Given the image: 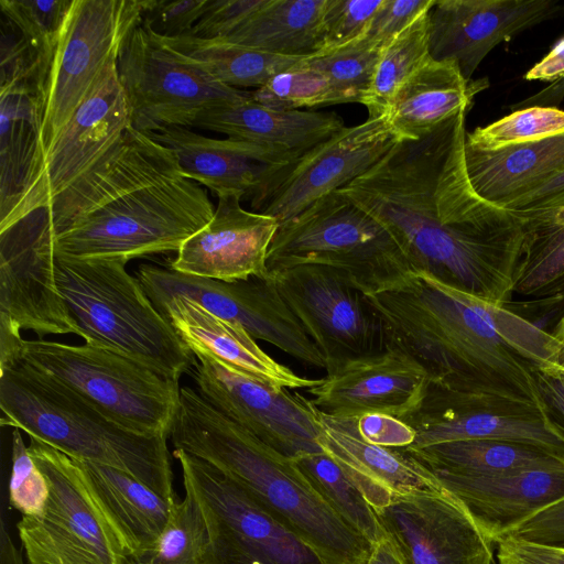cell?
Returning <instances> with one entry per match:
<instances>
[{"label":"cell","mask_w":564,"mask_h":564,"mask_svg":"<svg viewBox=\"0 0 564 564\" xmlns=\"http://www.w3.org/2000/svg\"><path fill=\"white\" fill-rule=\"evenodd\" d=\"M498 564H564V546L505 535L496 542Z\"/></svg>","instance_id":"cell-50"},{"label":"cell","mask_w":564,"mask_h":564,"mask_svg":"<svg viewBox=\"0 0 564 564\" xmlns=\"http://www.w3.org/2000/svg\"><path fill=\"white\" fill-rule=\"evenodd\" d=\"M210 0H145L141 25L164 40L191 35Z\"/></svg>","instance_id":"cell-46"},{"label":"cell","mask_w":564,"mask_h":564,"mask_svg":"<svg viewBox=\"0 0 564 564\" xmlns=\"http://www.w3.org/2000/svg\"><path fill=\"white\" fill-rule=\"evenodd\" d=\"M402 138L388 113L344 127L278 169L256 209L282 224L370 170Z\"/></svg>","instance_id":"cell-19"},{"label":"cell","mask_w":564,"mask_h":564,"mask_svg":"<svg viewBox=\"0 0 564 564\" xmlns=\"http://www.w3.org/2000/svg\"><path fill=\"white\" fill-rule=\"evenodd\" d=\"M326 0H265L226 42L285 56H313Z\"/></svg>","instance_id":"cell-34"},{"label":"cell","mask_w":564,"mask_h":564,"mask_svg":"<svg viewBox=\"0 0 564 564\" xmlns=\"http://www.w3.org/2000/svg\"><path fill=\"white\" fill-rule=\"evenodd\" d=\"M265 0H210L191 35L224 39L241 25Z\"/></svg>","instance_id":"cell-47"},{"label":"cell","mask_w":564,"mask_h":564,"mask_svg":"<svg viewBox=\"0 0 564 564\" xmlns=\"http://www.w3.org/2000/svg\"><path fill=\"white\" fill-rule=\"evenodd\" d=\"M360 436L368 443L405 448L415 440L414 430L403 420L384 413H366L357 417Z\"/></svg>","instance_id":"cell-49"},{"label":"cell","mask_w":564,"mask_h":564,"mask_svg":"<svg viewBox=\"0 0 564 564\" xmlns=\"http://www.w3.org/2000/svg\"><path fill=\"white\" fill-rule=\"evenodd\" d=\"M524 78L553 83L564 78V37L553 46L545 57L528 70Z\"/></svg>","instance_id":"cell-54"},{"label":"cell","mask_w":564,"mask_h":564,"mask_svg":"<svg viewBox=\"0 0 564 564\" xmlns=\"http://www.w3.org/2000/svg\"><path fill=\"white\" fill-rule=\"evenodd\" d=\"M563 9L554 0L435 1L429 11L430 56L454 62L469 83L492 48Z\"/></svg>","instance_id":"cell-21"},{"label":"cell","mask_w":564,"mask_h":564,"mask_svg":"<svg viewBox=\"0 0 564 564\" xmlns=\"http://www.w3.org/2000/svg\"><path fill=\"white\" fill-rule=\"evenodd\" d=\"M507 535L564 546V498L535 513Z\"/></svg>","instance_id":"cell-51"},{"label":"cell","mask_w":564,"mask_h":564,"mask_svg":"<svg viewBox=\"0 0 564 564\" xmlns=\"http://www.w3.org/2000/svg\"><path fill=\"white\" fill-rule=\"evenodd\" d=\"M76 462L124 555L152 546L170 521L175 497H164L120 469Z\"/></svg>","instance_id":"cell-29"},{"label":"cell","mask_w":564,"mask_h":564,"mask_svg":"<svg viewBox=\"0 0 564 564\" xmlns=\"http://www.w3.org/2000/svg\"><path fill=\"white\" fill-rule=\"evenodd\" d=\"M432 382L413 357L395 348L345 362L306 389L313 405L329 415L384 413L403 420L423 401Z\"/></svg>","instance_id":"cell-22"},{"label":"cell","mask_w":564,"mask_h":564,"mask_svg":"<svg viewBox=\"0 0 564 564\" xmlns=\"http://www.w3.org/2000/svg\"><path fill=\"white\" fill-rule=\"evenodd\" d=\"M564 207V172L509 204L517 213H542Z\"/></svg>","instance_id":"cell-52"},{"label":"cell","mask_w":564,"mask_h":564,"mask_svg":"<svg viewBox=\"0 0 564 564\" xmlns=\"http://www.w3.org/2000/svg\"><path fill=\"white\" fill-rule=\"evenodd\" d=\"M435 0H383L364 37L386 46Z\"/></svg>","instance_id":"cell-48"},{"label":"cell","mask_w":564,"mask_h":564,"mask_svg":"<svg viewBox=\"0 0 564 564\" xmlns=\"http://www.w3.org/2000/svg\"><path fill=\"white\" fill-rule=\"evenodd\" d=\"M194 356L196 390L221 414L288 457L323 451L316 408L310 399L210 356Z\"/></svg>","instance_id":"cell-17"},{"label":"cell","mask_w":564,"mask_h":564,"mask_svg":"<svg viewBox=\"0 0 564 564\" xmlns=\"http://www.w3.org/2000/svg\"><path fill=\"white\" fill-rule=\"evenodd\" d=\"M300 264L343 270L365 294L384 290L412 271L389 231L339 191L279 224L268 251V272Z\"/></svg>","instance_id":"cell-8"},{"label":"cell","mask_w":564,"mask_h":564,"mask_svg":"<svg viewBox=\"0 0 564 564\" xmlns=\"http://www.w3.org/2000/svg\"><path fill=\"white\" fill-rule=\"evenodd\" d=\"M144 6L145 0L72 1L46 79L37 162L105 67L118 61L130 33L141 23Z\"/></svg>","instance_id":"cell-12"},{"label":"cell","mask_w":564,"mask_h":564,"mask_svg":"<svg viewBox=\"0 0 564 564\" xmlns=\"http://www.w3.org/2000/svg\"><path fill=\"white\" fill-rule=\"evenodd\" d=\"M158 311L193 355L210 356L240 372L286 389H308L318 382L274 360L240 324L218 317L187 297H174Z\"/></svg>","instance_id":"cell-27"},{"label":"cell","mask_w":564,"mask_h":564,"mask_svg":"<svg viewBox=\"0 0 564 564\" xmlns=\"http://www.w3.org/2000/svg\"><path fill=\"white\" fill-rule=\"evenodd\" d=\"M241 199L238 194L218 196L212 219L184 241L171 268L226 282L268 275V251L279 223L246 210Z\"/></svg>","instance_id":"cell-23"},{"label":"cell","mask_w":564,"mask_h":564,"mask_svg":"<svg viewBox=\"0 0 564 564\" xmlns=\"http://www.w3.org/2000/svg\"><path fill=\"white\" fill-rule=\"evenodd\" d=\"M0 423L83 462L110 466L174 498L166 436L135 433L74 391L14 360L0 369Z\"/></svg>","instance_id":"cell-5"},{"label":"cell","mask_w":564,"mask_h":564,"mask_svg":"<svg viewBox=\"0 0 564 564\" xmlns=\"http://www.w3.org/2000/svg\"><path fill=\"white\" fill-rule=\"evenodd\" d=\"M365 296L383 325L388 345L413 357L433 383L551 412L538 370L475 310L468 293L410 271Z\"/></svg>","instance_id":"cell-3"},{"label":"cell","mask_w":564,"mask_h":564,"mask_svg":"<svg viewBox=\"0 0 564 564\" xmlns=\"http://www.w3.org/2000/svg\"><path fill=\"white\" fill-rule=\"evenodd\" d=\"M126 264L55 254L56 285L75 335L178 380L194 355Z\"/></svg>","instance_id":"cell-6"},{"label":"cell","mask_w":564,"mask_h":564,"mask_svg":"<svg viewBox=\"0 0 564 564\" xmlns=\"http://www.w3.org/2000/svg\"><path fill=\"white\" fill-rule=\"evenodd\" d=\"M54 234L46 208L0 231V368L24 340L21 330L75 334L55 280Z\"/></svg>","instance_id":"cell-13"},{"label":"cell","mask_w":564,"mask_h":564,"mask_svg":"<svg viewBox=\"0 0 564 564\" xmlns=\"http://www.w3.org/2000/svg\"><path fill=\"white\" fill-rule=\"evenodd\" d=\"M162 40L200 65L217 82L234 88L258 89L274 76L300 66L310 57L279 55L224 40L193 35Z\"/></svg>","instance_id":"cell-35"},{"label":"cell","mask_w":564,"mask_h":564,"mask_svg":"<svg viewBox=\"0 0 564 564\" xmlns=\"http://www.w3.org/2000/svg\"><path fill=\"white\" fill-rule=\"evenodd\" d=\"M383 47L362 37L337 50L310 56L304 65L326 75L361 104Z\"/></svg>","instance_id":"cell-43"},{"label":"cell","mask_w":564,"mask_h":564,"mask_svg":"<svg viewBox=\"0 0 564 564\" xmlns=\"http://www.w3.org/2000/svg\"><path fill=\"white\" fill-rule=\"evenodd\" d=\"M430 9L431 7L422 11L382 48L370 85L361 100L368 110V117L386 115L399 88L430 59Z\"/></svg>","instance_id":"cell-37"},{"label":"cell","mask_w":564,"mask_h":564,"mask_svg":"<svg viewBox=\"0 0 564 564\" xmlns=\"http://www.w3.org/2000/svg\"><path fill=\"white\" fill-rule=\"evenodd\" d=\"M383 0H326L317 53L330 52L362 39Z\"/></svg>","instance_id":"cell-44"},{"label":"cell","mask_w":564,"mask_h":564,"mask_svg":"<svg viewBox=\"0 0 564 564\" xmlns=\"http://www.w3.org/2000/svg\"><path fill=\"white\" fill-rule=\"evenodd\" d=\"M14 360L74 391L135 433L170 436L180 404L177 379L89 343L24 339Z\"/></svg>","instance_id":"cell-7"},{"label":"cell","mask_w":564,"mask_h":564,"mask_svg":"<svg viewBox=\"0 0 564 564\" xmlns=\"http://www.w3.org/2000/svg\"><path fill=\"white\" fill-rule=\"evenodd\" d=\"M269 274L323 355L326 373L389 347L380 318L345 271L300 264Z\"/></svg>","instance_id":"cell-15"},{"label":"cell","mask_w":564,"mask_h":564,"mask_svg":"<svg viewBox=\"0 0 564 564\" xmlns=\"http://www.w3.org/2000/svg\"><path fill=\"white\" fill-rule=\"evenodd\" d=\"M536 379L550 411L564 422V371L561 368L538 370Z\"/></svg>","instance_id":"cell-53"},{"label":"cell","mask_w":564,"mask_h":564,"mask_svg":"<svg viewBox=\"0 0 564 564\" xmlns=\"http://www.w3.org/2000/svg\"><path fill=\"white\" fill-rule=\"evenodd\" d=\"M117 65L130 126L147 134L165 128H193L204 111L252 96V91L217 82L141 24L127 39Z\"/></svg>","instance_id":"cell-9"},{"label":"cell","mask_w":564,"mask_h":564,"mask_svg":"<svg viewBox=\"0 0 564 564\" xmlns=\"http://www.w3.org/2000/svg\"><path fill=\"white\" fill-rule=\"evenodd\" d=\"M12 469L9 482V502L22 516H39L50 497L46 477L29 454L21 431H12Z\"/></svg>","instance_id":"cell-45"},{"label":"cell","mask_w":564,"mask_h":564,"mask_svg":"<svg viewBox=\"0 0 564 564\" xmlns=\"http://www.w3.org/2000/svg\"><path fill=\"white\" fill-rule=\"evenodd\" d=\"M29 438V454L48 481L50 497L41 514L22 516L17 524L28 563L124 564V552L77 462Z\"/></svg>","instance_id":"cell-10"},{"label":"cell","mask_w":564,"mask_h":564,"mask_svg":"<svg viewBox=\"0 0 564 564\" xmlns=\"http://www.w3.org/2000/svg\"><path fill=\"white\" fill-rule=\"evenodd\" d=\"M551 334L564 346V315L558 319Z\"/></svg>","instance_id":"cell-57"},{"label":"cell","mask_w":564,"mask_h":564,"mask_svg":"<svg viewBox=\"0 0 564 564\" xmlns=\"http://www.w3.org/2000/svg\"><path fill=\"white\" fill-rule=\"evenodd\" d=\"M560 132H564V110L551 106H533L466 132L465 145L477 150H496Z\"/></svg>","instance_id":"cell-42"},{"label":"cell","mask_w":564,"mask_h":564,"mask_svg":"<svg viewBox=\"0 0 564 564\" xmlns=\"http://www.w3.org/2000/svg\"><path fill=\"white\" fill-rule=\"evenodd\" d=\"M430 473L466 506L495 544L525 520L564 498V467L490 477Z\"/></svg>","instance_id":"cell-26"},{"label":"cell","mask_w":564,"mask_h":564,"mask_svg":"<svg viewBox=\"0 0 564 564\" xmlns=\"http://www.w3.org/2000/svg\"><path fill=\"white\" fill-rule=\"evenodd\" d=\"M401 449L429 471L467 477L564 467V458L546 449L498 440H464Z\"/></svg>","instance_id":"cell-33"},{"label":"cell","mask_w":564,"mask_h":564,"mask_svg":"<svg viewBox=\"0 0 564 564\" xmlns=\"http://www.w3.org/2000/svg\"><path fill=\"white\" fill-rule=\"evenodd\" d=\"M45 208L55 254L126 262L177 252L215 213L206 188L182 174L173 152L131 126Z\"/></svg>","instance_id":"cell-2"},{"label":"cell","mask_w":564,"mask_h":564,"mask_svg":"<svg viewBox=\"0 0 564 564\" xmlns=\"http://www.w3.org/2000/svg\"><path fill=\"white\" fill-rule=\"evenodd\" d=\"M345 127L336 112L280 110L251 98L204 111L193 128L274 151L292 162Z\"/></svg>","instance_id":"cell-28"},{"label":"cell","mask_w":564,"mask_h":564,"mask_svg":"<svg viewBox=\"0 0 564 564\" xmlns=\"http://www.w3.org/2000/svg\"><path fill=\"white\" fill-rule=\"evenodd\" d=\"M167 147L184 176L212 189L217 197L238 194L259 204L278 169L292 163L263 147L227 138L214 139L188 128H165L150 134Z\"/></svg>","instance_id":"cell-24"},{"label":"cell","mask_w":564,"mask_h":564,"mask_svg":"<svg viewBox=\"0 0 564 564\" xmlns=\"http://www.w3.org/2000/svg\"><path fill=\"white\" fill-rule=\"evenodd\" d=\"M207 534V564H322L294 533L215 466L174 448Z\"/></svg>","instance_id":"cell-11"},{"label":"cell","mask_w":564,"mask_h":564,"mask_svg":"<svg viewBox=\"0 0 564 564\" xmlns=\"http://www.w3.org/2000/svg\"><path fill=\"white\" fill-rule=\"evenodd\" d=\"M124 564H207L206 528L195 501H175L170 521L150 547L124 555Z\"/></svg>","instance_id":"cell-39"},{"label":"cell","mask_w":564,"mask_h":564,"mask_svg":"<svg viewBox=\"0 0 564 564\" xmlns=\"http://www.w3.org/2000/svg\"><path fill=\"white\" fill-rule=\"evenodd\" d=\"M0 564H24L21 552L12 541L2 519L0 521Z\"/></svg>","instance_id":"cell-56"},{"label":"cell","mask_w":564,"mask_h":564,"mask_svg":"<svg viewBox=\"0 0 564 564\" xmlns=\"http://www.w3.org/2000/svg\"><path fill=\"white\" fill-rule=\"evenodd\" d=\"M137 278L159 310L174 297H187L214 315L240 324L303 365L326 370V362L279 294L270 274L226 282L141 264Z\"/></svg>","instance_id":"cell-14"},{"label":"cell","mask_w":564,"mask_h":564,"mask_svg":"<svg viewBox=\"0 0 564 564\" xmlns=\"http://www.w3.org/2000/svg\"><path fill=\"white\" fill-rule=\"evenodd\" d=\"M321 448L339 466L375 511L395 494L441 487L435 477L401 448L366 442L357 417H338L316 409Z\"/></svg>","instance_id":"cell-25"},{"label":"cell","mask_w":564,"mask_h":564,"mask_svg":"<svg viewBox=\"0 0 564 564\" xmlns=\"http://www.w3.org/2000/svg\"><path fill=\"white\" fill-rule=\"evenodd\" d=\"M73 0H0L10 21L48 75L58 37Z\"/></svg>","instance_id":"cell-41"},{"label":"cell","mask_w":564,"mask_h":564,"mask_svg":"<svg viewBox=\"0 0 564 564\" xmlns=\"http://www.w3.org/2000/svg\"><path fill=\"white\" fill-rule=\"evenodd\" d=\"M488 87L487 78L467 83L452 61L432 57L395 93L388 116L402 139H421L463 110Z\"/></svg>","instance_id":"cell-31"},{"label":"cell","mask_w":564,"mask_h":564,"mask_svg":"<svg viewBox=\"0 0 564 564\" xmlns=\"http://www.w3.org/2000/svg\"><path fill=\"white\" fill-rule=\"evenodd\" d=\"M305 61L252 90V99L265 107L280 110L359 102L355 96L337 87L326 75L306 67Z\"/></svg>","instance_id":"cell-40"},{"label":"cell","mask_w":564,"mask_h":564,"mask_svg":"<svg viewBox=\"0 0 564 564\" xmlns=\"http://www.w3.org/2000/svg\"><path fill=\"white\" fill-rule=\"evenodd\" d=\"M467 112L421 139L400 140L337 191L389 231L412 271L505 305L514 294L528 223L471 186L464 152Z\"/></svg>","instance_id":"cell-1"},{"label":"cell","mask_w":564,"mask_h":564,"mask_svg":"<svg viewBox=\"0 0 564 564\" xmlns=\"http://www.w3.org/2000/svg\"><path fill=\"white\" fill-rule=\"evenodd\" d=\"M117 63L105 67L86 99L44 151L14 206L0 218V231L28 214L45 208L90 170L130 127Z\"/></svg>","instance_id":"cell-16"},{"label":"cell","mask_w":564,"mask_h":564,"mask_svg":"<svg viewBox=\"0 0 564 564\" xmlns=\"http://www.w3.org/2000/svg\"><path fill=\"white\" fill-rule=\"evenodd\" d=\"M561 369L564 371V356H563V360H562Z\"/></svg>","instance_id":"cell-58"},{"label":"cell","mask_w":564,"mask_h":564,"mask_svg":"<svg viewBox=\"0 0 564 564\" xmlns=\"http://www.w3.org/2000/svg\"><path fill=\"white\" fill-rule=\"evenodd\" d=\"M519 214L527 218L528 236L514 293L556 300L564 294V207Z\"/></svg>","instance_id":"cell-36"},{"label":"cell","mask_w":564,"mask_h":564,"mask_svg":"<svg viewBox=\"0 0 564 564\" xmlns=\"http://www.w3.org/2000/svg\"><path fill=\"white\" fill-rule=\"evenodd\" d=\"M421 448L464 440H498L541 447L564 458V426L552 412L509 400L460 393L431 382L419 408L403 419Z\"/></svg>","instance_id":"cell-18"},{"label":"cell","mask_w":564,"mask_h":564,"mask_svg":"<svg viewBox=\"0 0 564 564\" xmlns=\"http://www.w3.org/2000/svg\"><path fill=\"white\" fill-rule=\"evenodd\" d=\"M293 459L318 494L357 532L372 544L384 535L373 508L324 451L303 453Z\"/></svg>","instance_id":"cell-38"},{"label":"cell","mask_w":564,"mask_h":564,"mask_svg":"<svg viewBox=\"0 0 564 564\" xmlns=\"http://www.w3.org/2000/svg\"><path fill=\"white\" fill-rule=\"evenodd\" d=\"M406 564H494L496 544L442 486L393 495L376 511Z\"/></svg>","instance_id":"cell-20"},{"label":"cell","mask_w":564,"mask_h":564,"mask_svg":"<svg viewBox=\"0 0 564 564\" xmlns=\"http://www.w3.org/2000/svg\"><path fill=\"white\" fill-rule=\"evenodd\" d=\"M0 212L7 216L40 158L45 96L26 86L0 88Z\"/></svg>","instance_id":"cell-32"},{"label":"cell","mask_w":564,"mask_h":564,"mask_svg":"<svg viewBox=\"0 0 564 564\" xmlns=\"http://www.w3.org/2000/svg\"><path fill=\"white\" fill-rule=\"evenodd\" d=\"M174 448L215 466L304 542L322 564H365L372 543L318 494L294 459L238 425L192 387L181 388Z\"/></svg>","instance_id":"cell-4"},{"label":"cell","mask_w":564,"mask_h":564,"mask_svg":"<svg viewBox=\"0 0 564 564\" xmlns=\"http://www.w3.org/2000/svg\"><path fill=\"white\" fill-rule=\"evenodd\" d=\"M365 564H406L393 542L384 534L372 544Z\"/></svg>","instance_id":"cell-55"},{"label":"cell","mask_w":564,"mask_h":564,"mask_svg":"<svg viewBox=\"0 0 564 564\" xmlns=\"http://www.w3.org/2000/svg\"><path fill=\"white\" fill-rule=\"evenodd\" d=\"M464 152L476 193L503 208L564 172V132L496 150L465 145Z\"/></svg>","instance_id":"cell-30"}]
</instances>
